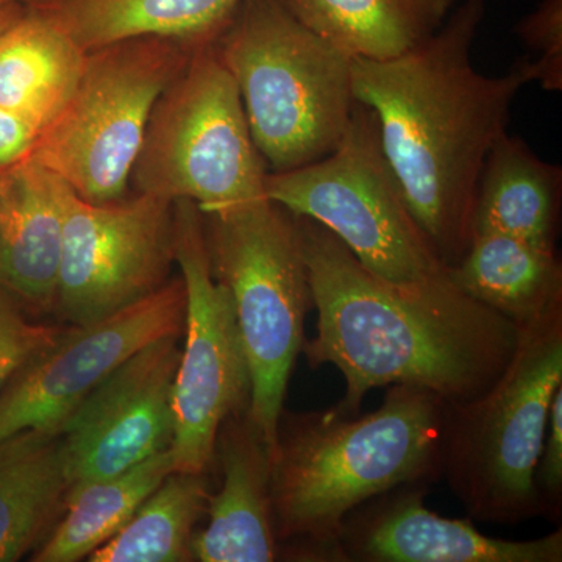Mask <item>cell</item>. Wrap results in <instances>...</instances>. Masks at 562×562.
Here are the masks:
<instances>
[{"mask_svg":"<svg viewBox=\"0 0 562 562\" xmlns=\"http://www.w3.org/2000/svg\"><path fill=\"white\" fill-rule=\"evenodd\" d=\"M268 172L216 47L192 50L151 110L132 169L136 192L190 199L211 213L265 198Z\"/></svg>","mask_w":562,"mask_h":562,"instance_id":"8","label":"cell"},{"mask_svg":"<svg viewBox=\"0 0 562 562\" xmlns=\"http://www.w3.org/2000/svg\"><path fill=\"white\" fill-rule=\"evenodd\" d=\"M176 262L187 290L184 346L173 380V472L203 473L214 461L222 424L249 409V361L231 291L214 279L202 211L173 201Z\"/></svg>","mask_w":562,"mask_h":562,"instance_id":"10","label":"cell"},{"mask_svg":"<svg viewBox=\"0 0 562 562\" xmlns=\"http://www.w3.org/2000/svg\"><path fill=\"white\" fill-rule=\"evenodd\" d=\"M206 472H172L146 498L91 562L192 561L191 542L199 517L209 508Z\"/></svg>","mask_w":562,"mask_h":562,"instance_id":"24","label":"cell"},{"mask_svg":"<svg viewBox=\"0 0 562 562\" xmlns=\"http://www.w3.org/2000/svg\"><path fill=\"white\" fill-rule=\"evenodd\" d=\"M562 169L541 160L519 136L502 135L476 181L472 236L503 235L557 251Z\"/></svg>","mask_w":562,"mask_h":562,"instance_id":"17","label":"cell"},{"mask_svg":"<svg viewBox=\"0 0 562 562\" xmlns=\"http://www.w3.org/2000/svg\"><path fill=\"white\" fill-rule=\"evenodd\" d=\"M213 44L236 81L269 172L303 168L338 147L357 105L353 58L281 0H243Z\"/></svg>","mask_w":562,"mask_h":562,"instance_id":"4","label":"cell"},{"mask_svg":"<svg viewBox=\"0 0 562 562\" xmlns=\"http://www.w3.org/2000/svg\"><path fill=\"white\" fill-rule=\"evenodd\" d=\"M24 310L0 284V391L22 366L57 341L65 330L27 319Z\"/></svg>","mask_w":562,"mask_h":562,"instance_id":"26","label":"cell"},{"mask_svg":"<svg viewBox=\"0 0 562 562\" xmlns=\"http://www.w3.org/2000/svg\"><path fill=\"white\" fill-rule=\"evenodd\" d=\"M222 486L210 497V520L191 542L201 562H271L279 554L272 522L271 449L249 409L228 417L216 439Z\"/></svg>","mask_w":562,"mask_h":562,"instance_id":"16","label":"cell"},{"mask_svg":"<svg viewBox=\"0 0 562 562\" xmlns=\"http://www.w3.org/2000/svg\"><path fill=\"white\" fill-rule=\"evenodd\" d=\"M265 192L294 216L330 231L387 283L424 286L450 276L406 205L375 113L360 102L331 154L292 171L268 172Z\"/></svg>","mask_w":562,"mask_h":562,"instance_id":"7","label":"cell"},{"mask_svg":"<svg viewBox=\"0 0 562 562\" xmlns=\"http://www.w3.org/2000/svg\"><path fill=\"white\" fill-rule=\"evenodd\" d=\"M541 516L560 519L562 505V386L554 392L541 458L536 468Z\"/></svg>","mask_w":562,"mask_h":562,"instance_id":"27","label":"cell"},{"mask_svg":"<svg viewBox=\"0 0 562 562\" xmlns=\"http://www.w3.org/2000/svg\"><path fill=\"white\" fill-rule=\"evenodd\" d=\"M243 0H33L85 50L135 36L179 41L191 49L214 43Z\"/></svg>","mask_w":562,"mask_h":562,"instance_id":"18","label":"cell"},{"mask_svg":"<svg viewBox=\"0 0 562 562\" xmlns=\"http://www.w3.org/2000/svg\"><path fill=\"white\" fill-rule=\"evenodd\" d=\"M192 50L160 36H135L88 50L76 90L40 132L29 157L60 176L83 201H121L155 102Z\"/></svg>","mask_w":562,"mask_h":562,"instance_id":"9","label":"cell"},{"mask_svg":"<svg viewBox=\"0 0 562 562\" xmlns=\"http://www.w3.org/2000/svg\"><path fill=\"white\" fill-rule=\"evenodd\" d=\"M176 262L173 202L139 194L91 203L76 191L66 206L55 312L88 325L160 290Z\"/></svg>","mask_w":562,"mask_h":562,"instance_id":"11","label":"cell"},{"mask_svg":"<svg viewBox=\"0 0 562 562\" xmlns=\"http://www.w3.org/2000/svg\"><path fill=\"white\" fill-rule=\"evenodd\" d=\"M447 403L424 387L395 384L373 413H281L271 450L277 541L301 557L335 561L347 517L397 487L441 475Z\"/></svg>","mask_w":562,"mask_h":562,"instance_id":"3","label":"cell"},{"mask_svg":"<svg viewBox=\"0 0 562 562\" xmlns=\"http://www.w3.org/2000/svg\"><path fill=\"white\" fill-rule=\"evenodd\" d=\"M525 46L538 54L535 60H519L517 68L527 83L536 81L546 91L562 90V0H541L517 24Z\"/></svg>","mask_w":562,"mask_h":562,"instance_id":"25","label":"cell"},{"mask_svg":"<svg viewBox=\"0 0 562 562\" xmlns=\"http://www.w3.org/2000/svg\"><path fill=\"white\" fill-rule=\"evenodd\" d=\"M33 0H0V5H9V3H20V5H29Z\"/></svg>","mask_w":562,"mask_h":562,"instance_id":"30","label":"cell"},{"mask_svg":"<svg viewBox=\"0 0 562 562\" xmlns=\"http://www.w3.org/2000/svg\"><path fill=\"white\" fill-rule=\"evenodd\" d=\"M72 192L31 157L0 171V284L35 313L55 306Z\"/></svg>","mask_w":562,"mask_h":562,"instance_id":"15","label":"cell"},{"mask_svg":"<svg viewBox=\"0 0 562 562\" xmlns=\"http://www.w3.org/2000/svg\"><path fill=\"white\" fill-rule=\"evenodd\" d=\"M297 217L317 331L302 351L331 364L346 395L331 408L358 414L380 386L424 387L447 405L482 397L512 361L520 328L449 277L402 288L373 276L330 231Z\"/></svg>","mask_w":562,"mask_h":562,"instance_id":"1","label":"cell"},{"mask_svg":"<svg viewBox=\"0 0 562 562\" xmlns=\"http://www.w3.org/2000/svg\"><path fill=\"white\" fill-rule=\"evenodd\" d=\"M179 338L165 336L133 353L63 424L69 487L117 475L171 447Z\"/></svg>","mask_w":562,"mask_h":562,"instance_id":"13","label":"cell"},{"mask_svg":"<svg viewBox=\"0 0 562 562\" xmlns=\"http://www.w3.org/2000/svg\"><path fill=\"white\" fill-rule=\"evenodd\" d=\"M180 277L147 297L88 325H69L0 391V441L25 430L60 432L94 387L147 344L183 333Z\"/></svg>","mask_w":562,"mask_h":562,"instance_id":"12","label":"cell"},{"mask_svg":"<svg viewBox=\"0 0 562 562\" xmlns=\"http://www.w3.org/2000/svg\"><path fill=\"white\" fill-rule=\"evenodd\" d=\"M38 135L31 122L0 106V171L27 158Z\"/></svg>","mask_w":562,"mask_h":562,"instance_id":"28","label":"cell"},{"mask_svg":"<svg viewBox=\"0 0 562 562\" xmlns=\"http://www.w3.org/2000/svg\"><path fill=\"white\" fill-rule=\"evenodd\" d=\"M202 217L211 273L231 291L249 361V416L272 450L314 306L297 217L266 195Z\"/></svg>","mask_w":562,"mask_h":562,"instance_id":"6","label":"cell"},{"mask_svg":"<svg viewBox=\"0 0 562 562\" xmlns=\"http://www.w3.org/2000/svg\"><path fill=\"white\" fill-rule=\"evenodd\" d=\"M302 24L353 60L387 61L430 38L454 0H281Z\"/></svg>","mask_w":562,"mask_h":562,"instance_id":"21","label":"cell"},{"mask_svg":"<svg viewBox=\"0 0 562 562\" xmlns=\"http://www.w3.org/2000/svg\"><path fill=\"white\" fill-rule=\"evenodd\" d=\"M450 279L483 305L522 328L562 308L558 251L503 235L472 236Z\"/></svg>","mask_w":562,"mask_h":562,"instance_id":"20","label":"cell"},{"mask_svg":"<svg viewBox=\"0 0 562 562\" xmlns=\"http://www.w3.org/2000/svg\"><path fill=\"white\" fill-rule=\"evenodd\" d=\"M425 483L373 498L347 517L335 561L561 562L562 531L532 541L483 535L471 519H449L425 506Z\"/></svg>","mask_w":562,"mask_h":562,"instance_id":"14","label":"cell"},{"mask_svg":"<svg viewBox=\"0 0 562 562\" xmlns=\"http://www.w3.org/2000/svg\"><path fill=\"white\" fill-rule=\"evenodd\" d=\"M484 11V0H464L401 57L351 63L355 99L375 113L406 205L449 268L471 244L476 181L527 85L516 65L501 77L473 66Z\"/></svg>","mask_w":562,"mask_h":562,"instance_id":"2","label":"cell"},{"mask_svg":"<svg viewBox=\"0 0 562 562\" xmlns=\"http://www.w3.org/2000/svg\"><path fill=\"white\" fill-rule=\"evenodd\" d=\"M25 9V5H20V3H9V5H0V31L7 27L11 21L16 20L18 16L22 13V10Z\"/></svg>","mask_w":562,"mask_h":562,"instance_id":"29","label":"cell"},{"mask_svg":"<svg viewBox=\"0 0 562 562\" xmlns=\"http://www.w3.org/2000/svg\"><path fill=\"white\" fill-rule=\"evenodd\" d=\"M87 55L68 33L25 7L0 31V106L43 131L76 90Z\"/></svg>","mask_w":562,"mask_h":562,"instance_id":"19","label":"cell"},{"mask_svg":"<svg viewBox=\"0 0 562 562\" xmlns=\"http://www.w3.org/2000/svg\"><path fill=\"white\" fill-rule=\"evenodd\" d=\"M562 386V308L520 328L512 361L486 394L447 405L441 473L471 519L541 516L536 468Z\"/></svg>","mask_w":562,"mask_h":562,"instance_id":"5","label":"cell"},{"mask_svg":"<svg viewBox=\"0 0 562 562\" xmlns=\"http://www.w3.org/2000/svg\"><path fill=\"white\" fill-rule=\"evenodd\" d=\"M172 472L169 447L117 475L74 484L65 495V519L32 561L76 562L90 557L131 520L140 503Z\"/></svg>","mask_w":562,"mask_h":562,"instance_id":"23","label":"cell"},{"mask_svg":"<svg viewBox=\"0 0 562 562\" xmlns=\"http://www.w3.org/2000/svg\"><path fill=\"white\" fill-rule=\"evenodd\" d=\"M68 490L60 432L25 430L0 441V562L35 546Z\"/></svg>","mask_w":562,"mask_h":562,"instance_id":"22","label":"cell"}]
</instances>
